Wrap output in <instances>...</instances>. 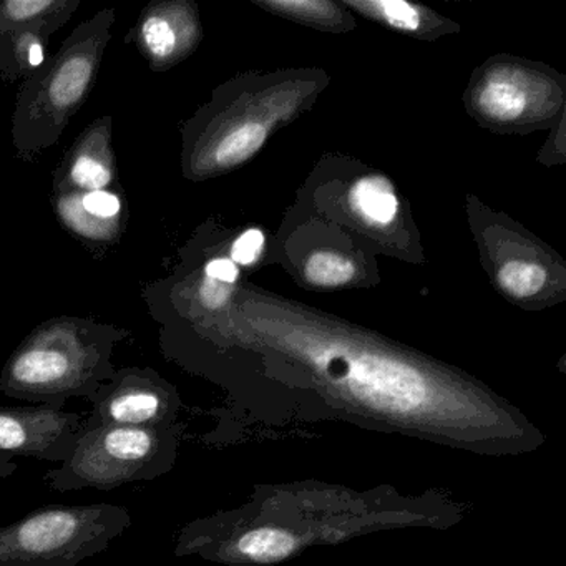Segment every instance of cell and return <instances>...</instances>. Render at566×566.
<instances>
[{
  "instance_id": "17",
  "label": "cell",
  "mask_w": 566,
  "mask_h": 566,
  "mask_svg": "<svg viewBox=\"0 0 566 566\" xmlns=\"http://www.w3.org/2000/svg\"><path fill=\"white\" fill-rule=\"evenodd\" d=\"M357 266L336 251H316L304 263V277L317 287H340L353 283Z\"/></svg>"
},
{
  "instance_id": "23",
  "label": "cell",
  "mask_w": 566,
  "mask_h": 566,
  "mask_svg": "<svg viewBox=\"0 0 566 566\" xmlns=\"http://www.w3.org/2000/svg\"><path fill=\"white\" fill-rule=\"evenodd\" d=\"M18 463L12 460V457L0 452V479H8V476H12L14 473H18Z\"/></svg>"
},
{
  "instance_id": "13",
  "label": "cell",
  "mask_w": 566,
  "mask_h": 566,
  "mask_svg": "<svg viewBox=\"0 0 566 566\" xmlns=\"http://www.w3.org/2000/svg\"><path fill=\"white\" fill-rule=\"evenodd\" d=\"M347 205L354 217L373 228H389L399 214L394 185L380 175H366L350 187Z\"/></svg>"
},
{
  "instance_id": "6",
  "label": "cell",
  "mask_w": 566,
  "mask_h": 566,
  "mask_svg": "<svg viewBox=\"0 0 566 566\" xmlns=\"http://www.w3.org/2000/svg\"><path fill=\"white\" fill-rule=\"evenodd\" d=\"M92 412L85 419L98 426L167 429L180 409L177 389L151 367L130 366L115 370L88 399Z\"/></svg>"
},
{
  "instance_id": "22",
  "label": "cell",
  "mask_w": 566,
  "mask_h": 566,
  "mask_svg": "<svg viewBox=\"0 0 566 566\" xmlns=\"http://www.w3.org/2000/svg\"><path fill=\"white\" fill-rule=\"evenodd\" d=\"M203 274L210 280L234 286L240 277V268L231 261V258L217 256L205 263Z\"/></svg>"
},
{
  "instance_id": "4",
  "label": "cell",
  "mask_w": 566,
  "mask_h": 566,
  "mask_svg": "<svg viewBox=\"0 0 566 566\" xmlns=\"http://www.w3.org/2000/svg\"><path fill=\"white\" fill-rule=\"evenodd\" d=\"M177 457V433L167 429L98 426L85 419L71 459L49 470L54 492L95 489L102 492L135 482H150L170 472Z\"/></svg>"
},
{
  "instance_id": "11",
  "label": "cell",
  "mask_w": 566,
  "mask_h": 566,
  "mask_svg": "<svg viewBox=\"0 0 566 566\" xmlns=\"http://www.w3.org/2000/svg\"><path fill=\"white\" fill-rule=\"evenodd\" d=\"M538 102V78L518 69L490 72L475 91L476 111L499 124H512L530 117Z\"/></svg>"
},
{
  "instance_id": "14",
  "label": "cell",
  "mask_w": 566,
  "mask_h": 566,
  "mask_svg": "<svg viewBox=\"0 0 566 566\" xmlns=\"http://www.w3.org/2000/svg\"><path fill=\"white\" fill-rule=\"evenodd\" d=\"M344 4L400 34L426 35L436 28L432 12L403 0H347Z\"/></svg>"
},
{
  "instance_id": "16",
  "label": "cell",
  "mask_w": 566,
  "mask_h": 566,
  "mask_svg": "<svg viewBox=\"0 0 566 566\" xmlns=\"http://www.w3.org/2000/svg\"><path fill=\"white\" fill-rule=\"evenodd\" d=\"M548 281L543 264L526 258H512L503 261L496 270V283L503 293L513 300H526L535 296Z\"/></svg>"
},
{
  "instance_id": "1",
  "label": "cell",
  "mask_w": 566,
  "mask_h": 566,
  "mask_svg": "<svg viewBox=\"0 0 566 566\" xmlns=\"http://www.w3.org/2000/svg\"><path fill=\"white\" fill-rule=\"evenodd\" d=\"M130 333L88 317H52L15 347L0 374L9 399L64 409L69 399H91L115 374V346Z\"/></svg>"
},
{
  "instance_id": "7",
  "label": "cell",
  "mask_w": 566,
  "mask_h": 566,
  "mask_svg": "<svg viewBox=\"0 0 566 566\" xmlns=\"http://www.w3.org/2000/svg\"><path fill=\"white\" fill-rule=\"evenodd\" d=\"M85 417L45 403L0 407V452L25 459L61 462L71 459Z\"/></svg>"
},
{
  "instance_id": "21",
  "label": "cell",
  "mask_w": 566,
  "mask_h": 566,
  "mask_svg": "<svg viewBox=\"0 0 566 566\" xmlns=\"http://www.w3.org/2000/svg\"><path fill=\"white\" fill-rule=\"evenodd\" d=\"M264 243L266 238L263 231L250 228L231 244V261L238 266H253L264 251Z\"/></svg>"
},
{
  "instance_id": "19",
  "label": "cell",
  "mask_w": 566,
  "mask_h": 566,
  "mask_svg": "<svg viewBox=\"0 0 566 566\" xmlns=\"http://www.w3.org/2000/svg\"><path fill=\"white\" fill-rule=\"evenodd\" d=\"M234 286L220 283V281L210 280V277L201 276L197 281H188V300H190V310L193 306H200L201 311L207 313H217L223 310L230 303L233 296Z\"/></svg>"
},
{
  "instance_id": "12",
  "label": "cell",
  "mask_w": 566,
  "mask_h": 566,
  "mask_svg": "<svg viewBox=\"0 0 566 566\" xmlns=\"http://www.w3.org/2000/svg\"><path fill=\"white\" fill-rule=\"evenodd\" d=\"M55 214L65 230L84 241L92 251L108 250L120 241L127 221H102L82 207L77 193L54 195Z\"/></svg>"
},
{
  "instance_id": "20",
  "label": "cell",
  "mask_w": 566,
  "mask_h": 566,
  "mask_svg": "<svg viewBox=\"0 0 566 566\" xmlns=\"http://www.w3.org/2000/svg\"><path fill=\"white\" fill-rule=\"evenodd\" d=\"M82 207L102 221H127L124 201L112 190L87 191L77 193Z\"/></svg>"
},
{
  "instance_id": "3",
  "label": "cell",
  "mask_w": 566,
  "mask_h": 566,
  "mask_svg": "<svg viewBox=\"0 0 566 566\" xmlns=\"http://www.w3.org/2000/svg\"><path fill=\"white\" fill-rule=\"evenodd\" d=\"M130 526L128 509L112 503L41 506L0 526V566H78Z\"/></svg>"
},
{
  "instance_id": "18",
  "label": "cell",
  "mask_w": 566,
  "mask_h": 566,
  "mask_svg": "<svg viewBox=\"0 0 566 566\" xmlns=\"http://www.w3.org/2000/svg\"><path fill=\"white\" fill-rule=\"evenodd\" d=\"M294 546L296 538L291 533L277 528L253 530L244 533L237 543L241 555L261 563L280 562L293 552Z\"/></svg>"
},
{
  "instance_id": "5",
  "label": "cell",
  "mask_w": 566,
  "mask_h": 566,
  "mask_svg": "<svg viewBox=\"0 0 566 566\" xmlns=\"http://www.w3.org/2000/svg\"><path fill=\"white\" fill-rule=\"evenodd\" d=\"M82 0H0V78L25 81L48 61L52 35L81 8Z\"/></svg>"
},
{
  "instance_id": "15",
  "label": "cell",
  "mask_w": 566,
  "mask_h": 566,
  "mask_svg": "<svg viewBox=\"0 0 566 566\" xmlns=\"http://www.w3.org/2000/svg\"><path fill=\"white\" fill-rule=\"evenodd\" d=\"M268 11L303 24L321 29H343L344 14L339 6L327 0H264L260 2Z\"/></svg>"
},
{
  "instance_id": "9",
  "label": "cell",
  "mask_w": 566,
  "mask_h": 566,
  "mask_svg": "<svg viewBox=\"0 0 566 566\" xmlns=\"http://www.w3.org/2000/svg\"><path fill=\"white\" fill-rule=\"evenodd\" d=\"M340 363L344 377L350 390L367 402L382 409L410 410L422 403L426 384L422 376L406 364L382 357L364 356L347 360L346 357H331Z\"/></svg>"
},
{
  "instance_id": "8",
  "label": "cell",
  "mask_w": 566,
  "mask_h": 566,
  "mask_svg": "<svg viewBox=\"0 0 566 566\" xmlns=\"http://www.w3.org/2000/svg\"><path fill=\"white\" fill-rule=\"evenodd\" d=\"M197 8L187 0L148 6L130 32V41L154 72H165L193 54L200 44Z\"/></svg>"
},
{
  "instance_id": "2",
  "label": "cell",
  "mask_w": 566,
  "mask_h": 566,
  "mask_svg": "<svg viewBox=\"0 0 566 566\" xmlns=\"http://www.w3.org/2000/svg\"><path fill=\"white\" fill-rule=\"evenodd\" d=\"M115 9H104L77 25L57 54L32 72L19 88L12 117L15 157L34 161L54 147L94 91L112 41Z\"/></svg>"
},
{
  "instance_id": "10",
  "label": "cell",
  "mask_w": 566,
  "mask_h": 566,
  "mask_svg": "<svg viewBox=\"0 0 566 566\" xmlns=\"http://www.w3.org/2000/svg\"><path fill=\"white\" fill-rule=\"evenodd\" d=\"M112 137V117L92 122L54 171V195L108 190L117 177Z\"/></svg>"
}]
</instances>
